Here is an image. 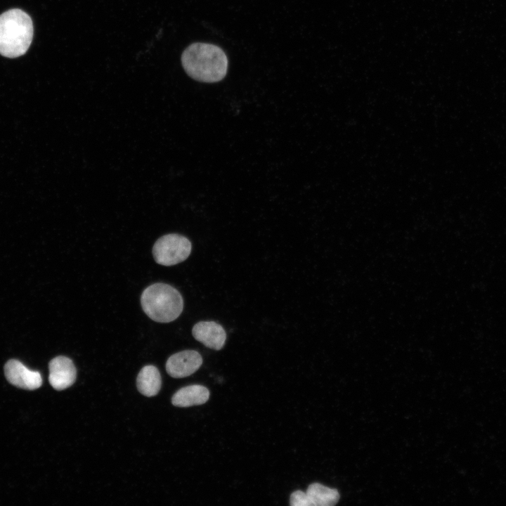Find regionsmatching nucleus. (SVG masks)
I'll return each instance as SVG.
<instances>
[{
	"label": "nucleus",
	"instance_id": "1",
	"mask_svg": "<svg viewBox=\"0 0 506 506\" xmlns=\"http://www.w3.org/2000/svg\"><path fill=\"white\" fill-rule=\"evenodd\" d=\"M181 60L188 75L198 82L214 83L226 75L228 58L218 46L193 43L184 50Z\"/></svg>",
	"mask_w": 506,
	"mask_h": 506
},
{
	"label": "nucleus",
	"instance_id": "2",
	"mask_svg": "<svg viewBox=\"0 0 506 506\" xmlns=\"http://www.w3.org/2000/svg\"><path fill=\"white\" fill-rule=\"evenodd\" d=\"M33 23L25 11L13 8L0 15V54L17 58L28 50L33 38Z\"/></svg>",
	"mask_w": 506,
	"mask_h": 506
},
{
	"label": "nucleus",
	"instance_id": "3",
	"mask_svg": "<svg viewBox=\"0 0 506 506\" xmlns=\"http://www.w3.org/2000/svg\"><path fill=\"white\" fill-rule=\"evenodd\" d=\"M141 304L145 313L153 320L169 323L182 313L183 299L180 292L165 283H155L142 292Z\"/></svg>",
	"mask_w": 506,
	"mask_h": 506
},
{
	"label": "nucleus",
	"instance_id": "4",
	"mask_svg": "<svg viewBox=\"0 0 506 506\" xmlns=\"http://www.w3.org/2000/svg\"><path fill=\"white\" fill-rule=\"evenodd\" d=\"M191 249V242L187 238L179 234H167L155 242L153 255L157 264L169 266L185 261Z\"/></svg>",
	"mask_w": 506,
	"mask_h": 506
},
{
	"label": "nucleus",
	"instance_id": "5",
	"mask_svg": "<svg viewBox=\"0 0 506 506\" xmlns=\"http://www.w3.org/2000/svg\"><path fill=\"white\" fill-rule=\"evenodd\" d=\"M202 364L201 355L195 350H185L171 355L166 363L167 373L174 378L188 377Z\"/></svg>",
	"mask_w": 506,
	"mask_h": 506
},
{
	"label": "nucleus",
	"instance_id": "6",
	"mask_svg": "<svg viewBox=\"0 0 506 506\" xmlns=\"http://www.w3.org/2000/svg\"><path fill=\"white\" fill-rule=\"evenodd\" d=\"M6 379L18 387L34 390L42 384V378L39 372L33 371L18 360H9L4 366Z\"/></svg>",
	"mask_w": 506,
	"mask_h": 506
},
{
	"label": "nucleus",
	"instance_id": "7",
	"mask_svg": "<svg viewBox=\"0 0 506 506\" xmlns=\"http://www.w3.org/2000/svg\"><path fill=\"white\" fill-rule=\"evenodd\" d=\"M50 384L58 391L72 386L77 377V370L72 360L64 356L53 358L48 364Z\"/></svg>",
	"mask_w": 506,
	"mask_h": 506
},
{
	"label": "nucleus",
	"instance_id": "8",
	"mask_svg": "<svg viewBox=\"0 0 506 506\" xmlns=\"http://www.w3.org/2000/svg\"><path fill=\"white\" fill-rule=\"evenodd\" d=\"M194 338L205 346L214 349H221L226 340L223 327L214 321H200L192 329Z\"/></svg>",
	"mask_w": 506,
	"mask_h": 506
},
{
	"label": "nucleus",
	"instance_id": "9",
	"mask_svg": "<svg viewBox=\"0 0 506 506\" xmlns=\"http://www.w3.org/2000/svg\"><path fill=\"white\" fill-rule=\"evenodd\" d=\"M209 398V389L200 384H193L182 387L172 396L171 403L174 406L186 408L206 403Z\"/></svg>",
	"mask_w": 506,
	"mask_h": 506
},
{
	"label": "nucleus",
	"instance_id": "10",
	"mask_svg": "<svg viewBox=\"0 0 506 506\" xmlns=\"http://www.w3.org/2000/svg\"><path fill=\"white\" fill-rule=\"evenodd\" d=\"M161 375L154 365H145L139 372L136 379L138 391L143 395L150 397L157 395L161 388Z\"/></svg>",
	"mask_w": 506,
	"mask_h": 506
},
{
	"label": "nucleus",
	"instance_id": "11",
	"mask_svg": "<svg viewBox=\"0 0 506 506\" xmlns=\"http://www.w3.org/2000/svg\"><path fill=\"white\" fill-rule=\"evenodd\" d=\"M311 506H332L339 499V492L319 483L310 484L306 491Z\"/></svg>",
	"mask_w": 506,
	"mask_h": 506
},
{
	"label": "nucleus",
	"instance_id": "12",
	"mask_svg": "<svg viewBox=\"0 0 506 506\" xmlns=\"http://www.w3.org/2000/svg\"><path fill=\"white\" fill-rule=\"evenodd\" d=\"M290 505L291 506H311L306 492L300 490L295 491L290 495Z\"/></svg>",
	"mask_w": 506,
	"mask_h": 506
}]
</instances>
